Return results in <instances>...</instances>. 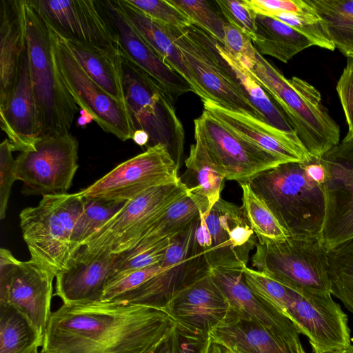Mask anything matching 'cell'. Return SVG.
Here are the masks:
<instances>
[{"instance_id":"f907efd6","label":"cell","mask_w":353,"mask_h":353,"mask_svg":"<svg viewBox=\"0 0 353 353\" xmlns=\"http://www.w3.org/2000/svg\"><path fill=\"white\" fill-rule=\"evenodd\" d=\"M208 353H238L210 339Z\"/></svg>"},{"instance_id":"8fae6325","label":"cell","mask_w":353,"mask_h":353,"mask_svg":"<svg viewBox=\"0 0 353 353\" xmlns=\"http://www.w3.org/2000/svg\"><path fill=\"white\" fill-rule=\"evenodd\" d=\"M48 26L56 69L76 103L105 132L123 141L132 139L134 130L127 107L91 79L72 54L65 39Z\"/></svg>"},{"instance_id":"d6986e66","label":"cell","mask_w":353,"mask_h":353,"mask_svg":"<svg viewBox=\"0 0 353 353\" xmlns=\"http://www.w3.org/2000/svg\"><path fill=\"white\" fill-rule=\"evenodd\" d=\"M319 159L325 171L321 239L328 251L353 239V139L343 140Z\"/></svg>"},{"instance_id":"d4e9b609","label":"cell","mask_w":353,"mask_h":353,"mask_svg":"<svg viewBox=\"0 0 353 353\" xmlns=\"http://www.w3.org/2000/svg\"><path fill=\"white\" fill-rule=\"evenodd\" d=\"M117 254L90 253L82 248L56 276V292L63 304L100 301Z\"/></svg>"},{"instance_id":"7dc6e473","label":"cell","mask_w":353,"mask_h":353,"mask_svg":"<svg viewBox=\"0 0 353 353\" xmlns=\"http://www.w3.org/2000/svg\"><path fill=\"white\" fill-rule=\"evenodd\" d=\"M336 91L348 126L344 141L353 139V58L347 57L345 67L337 82Z\"/></svg>"},{"instance_id":"ac0fdd59","label":"cell","mask_w":353,"mask_h":353,"mask_svg":"<svg viewBox=\"0 0 353 353\" xmlns=\"http://www.w3.org/2000/svg\"><path fill=\"white\" fill-rule=\"evenodd\" d=\"M194 123V137L223 170L226 180L248 183L262 172L286 163L238 136L205 110Z\"/></svg>"},{"instance_id":"3957f363","label":"cell","mask_w":353,"mask_h":353,"mask_svg":"<svg viewBox=\"0 0 353 353\" xmlns=\"http://www.w3.org/2000/svg\"><path fill=\"white\" fill-rule=\"evenodd\" d=\"M250 70L312 157L319 159L339 144V126L323 107L321 94L313 85L296 77L286 79L258 51Z\"/></svg>"},{"instance_id":"f1b7e54d","label":"cell","mask_w":353,"mask_h":353,"mask_svg":"<svg viewBox=\"0 0 353 353\" xmlns=\"http://www.w3.org/2000/svg\"><path fill=\"white\" fill-rule=\"evenodd\" d=\"M117 1L137 31L162 59L190 84L194 92L203 102L209 99L208 95L199 85L180 50L169 35L165 25L150 18L126 0Z\"/></svg>"},{"instance_id":"11a10c76","label":"cell","mask_w":353,"mask_h":353,"mask_svg":"<svg viewBox=\"0 0 353 353\" xmlns=\"http://www.w3.org/2000/svg\"><path fill=\"white\" fill-rule=\"evenodd\" d=\"M37 353H39V352H37Z\"/></svg>"},{"instance_id":"836d02e7","label":"cell","mask_w":353,"mask_h":353,"mask_svg":"<svg viewBox=\"0 0 353 353\" xmlns=\"http://www.w3.org/2000/svg\"><path fill=\"white\" fill-rule=\"evenodd\" d=\"M323 21L328 35L345 56L353 54V0H307Z\"/></svg>"},{"instance_id":"7c38bea8","label":"cell","mask_w":353,"mask_h":353,"mask_svg":"<svg viewBox=\"0 0 353 353\" xmlns=\"http://www.w3.org/2000/svg\"><path fill=\"white\" fill-rule=\"evenodd\" d=\"M187 195L179 182L152 188L127 201L122 208L85 241L90 253L118 254L133 248L150 225L172 204Z\"/></svg>"},{"instance_id":"e0dca14e","label":"cell","mask_w":353,"mask_h":353,"mask_svg":"<svg viewBox=\"0 0 353 353\" xmlns=\"http://www.w3.org/2000/svg\"><path fill=\"white\" fill-rule=\"evenodd\" d=\"M199 219L170 238V245L161 262L163 269L161 272L112 303L165 308L179 290L210 272L205 259L193 246Z\"/></svg>"},{"instance_id":"d590c367","label":"cell","mask_w":353,"mask_h":353,"mask_svg":"<svg viewBox=\"0 0 353 353\" xmlns=\"http://www.w3.org/2000/svg\"><path fill=\"white\" fill-rule=\"evenodd\" d=\"M242 189V208L258 243L262 245L285 241L290 236L270 209L250 188L249 183L240 185Z\"/></svg>"},{"instance_id":"ffe728a7","label":"cell","mask_w":353,"mask_h":353,"mask_svg":"<svg viewBox=\"0 0 353 353\" xmlns=\"http://www.w3.org/2000/svg\"><path fill=\"white\" fill-rule=\"evenodd\" d=\"M165 308L176 326L202 336H210L212 330L231 311L230 303L211 271L179 290Z\"/></svg>"},{"instance_id":"e575fe53","label":"cell","mask_w":353,"mask_h":353,"mask_svg":"<svg viewBox=\"0 0 353 353\" xmlns=\"http://www.w3.org/2000/svg\"><path fill=\"white\" fill-rule=\"evenodd\" d=\"M43 338L16 309L0 305V353H37Z\"/></svg>"},{"instance_id":"9a60e30c","label":"cell","mask_w":353,"mask_h":353,"mask_svg":"<svg viewBox=\"0 0 353 353\" xmlns=\"http://www.w3.org/2000/svg\"><path fill=\"white\" fill-rule=\"evenodd\" d=\"M78 141L70 133L40 137L15 159L26 194L67 193L79 168Z\"/></svg>"},{"instance_id":"b9f144b4","label":"cell","mask_w":353,"mask_h":353,"mask_svg":"<svg viewBox=\"0 0 353 353\" xmlns=\"http://www.w3.org/2000/svg\"><path fill=\"white\" fill-rule=\"evenodd\" d=\"M150 18L165 25L184 28L194 22L183 12L165 0H126Z\"/></svg>"},{"instance_id":"2e32d148","label":"cell","mask_w":353,"mask_h":353,"mask_svg":"<svg viewBox=\"0 0 353 353\" xmlns=\"http://www.w3.org/2000/svg\"><path fill=\"white\" fill-rule=\"evenodd\" d=\"M66 41L111 54L119 52L117 37L103 1L27 0Z\"/></svg>"},{"instance_id":"83f0119b","label":"cell","mask_w":353,"mask_h":353,"mask_svg":"<svg viewBox=\"0 0 353 353\" xmlns=\"http://www.w3.org/2000/svg\"><path fill=\"white\" fill-rule=\"evenodd\" d=\"M195 143L190 147L185 160L186 170L180 179L185 185L187 196L196 205L200 215L208 214L221 199L225 174L212 159L200 141L194 137Z\"/></svg>"},{"instance_id":"bcb514c9","label":"cell","mask_w":353,"mask_h":353,"mask_svg":"<svg viewBox=\"0 0 353 353\" xmlns=\"http://www.w3.org/2000/svg\"><path fill=\"white\" fill-rule=\"evenodd\" d=\"M257 14L268 17L280 12L309 14L315 12L307 0H243Z\"/></svg>"},{"instance_id":"60d3db41","label":"cell","mask_w":353,"mask_h":353,"mask_svg":"<svg viewBox=\"0 0 353 353\" xmlns=\"http://www.w3.org/2000/svg\"><path fill=\"white\" fill-rule=\"evenodd\" d=\"M170 243V238L164 239L144 252L128 257H121L117 254V260L108 283L121 276L161 263Z\"/></svg>"},{"instance_id":"ab89813d","label":"cell","mask_w":353,"mask_h":353,"mask_svg":"<svg viewBox=\"0 0 353 353\" xmlns=\"http://www.w3.org/2000/svg\"><path fill=\"white\" fill-rule=\"evenodd\" d=\"M270 17L279 20L292 27L310 40L313 46L332 51L336 49L323 21L316 12L309 14L280 12Z\"/></svg>"},{"instance_id":"5bb4252c","label":"cell","mask_w":353,"mask_h":353,"mask_svg":"<svg viewBox=\"0 0 353 353\" xmlns=\"http://www.w3.org/2000/svg\"><path fill=\"white\" fill-rule=\"evenodd\" d=\"M179 170L167 148L159 144L122 162L77 193L82 198L126 202L155 187L179 182Z\"/></svg>"},{"instance_id":"816d5d0a","label":"cell","mask_w":353,"mask_h":353,"mask_svg":"<svg viewBox=\"0 0 353 353\" xmlns=\"http://www.w3.org/2000/svg\"><path fill=\"white\" fill-rule=\"evenodd\" d=\"M174 330V329H173ZM170 334L168 337L152 353H172Z\"/></svg>"},{"instance_id":"7402d4cb","label":"cell","mask_w":353,"mask_h":353,"mask_svg":"<svg viewBox=\"0 0 353 353\" xmlns=\"http://www.w3.org/2000/svg\"><path fill=\"white\" fill-rule=\"evenodd\" d=\"M203 103L204 110L225 128L285 162L312 159L295 133L281 130L250 114L226 109L210 99Z\"/></svg>"},{"instance_id":"ee69618b","label":"cell","mask_w":353,"mask_h":353,"mask_svg":"<svg viewBox=\"0 0 353 353\" xmlns=\"http://www.w3.org/2000/svg\"><path fill=\"white\" fill-rule=\"evenodd\" d=\"M241 30L227 23L224 26L223 46L232 57L243 61L250 69L255 64L256 49Z\"/></svg>"},{"instance_id":"74e56055","label":"cell","mask_w":353,"mask_h":353,"mask_svg":"<svg viewBox=\"0 0 353 353\" xmlns=\"http://www.w3.org/2000/svg\"><path fill=\"white\" fill-rule=\"evenodd\" d=\"M83 199V210L72 234V241L78 252L85 241L115 215L127 202L121 203L98 198Z\"/></svg>"},{"instance_id":"f35d334b","label":"cell","mask_w":353,"mask_h":353,"mask_svg":"<svg viewBox=\"0 0 353 353\" xmlns=\"http://www.w3.org/2000/svg\"><path fill=\"white\" fill-rule=\"evenodd\" d=\"M194 23L205 30L221 45L223 43L224 26L228 21L214 1L204 0H168Z\"/></svg>"},{"instance_id":"484cf974","label":"cell","mask_w":353,"mask_h":353,"mask_svg":"<svg viewBox=\"0 0 353 353\" xmlns=\"http://www.w3.org/2000/svg\"><path fill=\"white\" fill-rule=\"evenodd\" d=\"M211 274L228 300L231 310L273 331L300 333L287 316L262 301L245 283L242 269L216 268Z\"/></svg>"},{"instance_id":"ba28073f","label":"cell","mask_w":353,"mask_h":353,"mask_svg":"<svg viewBox=\"0 0 353 353\" xmlns=\"http://www.w3.org/2000/svg\"><path fill=\"white\" fill-rule=\"evenodd\" d=\"M327 252L321 237L289 236L282 242L258 243L251 261L255 270L280 282L331 294Z\"/></svg>"},{"instance_id":"4316f807","label":"cell","mask_w":353,"mask_h":353,"mask_svg":"<svg viewBox=\"0 0 353 353\" xmlns=\"http://www.w3.org/2000/svg\"><path fill=\"white\" fill-rule=\"evenodd\" d=\"M25 0H1L0 3V108L16 83L27 45Z\"/></svg>"},{"instance_id":"c3c4849f","label":"cell","mask_w":353,"mask_h":353,"mask_svg":"<svg viewBox=\"0 0 353 353\" xmlns=\"http://www.w3.org/2000/svg\"><path fill=\"white\" fill-rule=\"evenodd\" d=\"M172 353H208L210 336L189 332L175 325L170 334Z\"/></svg>"},{"instance_id":"f546056e","label":"cell","mask_w":353,"mask_h":353,"mask_svg":"<svg viewBox=\"0 0 353 353\" xmlns=\"http://www.w3.org/2000/svg\"><path fill=\"white\" fill-rule=\"evenodd\" d=\"M252 41L261 55L273 57L283 63L313 46L310 40L288 25L274 18L257 14Z\"/></svg>"},{"instance_id":"6da1fadb","label":"cell","mask_w":353,"mask_h":353,"mask_svg":"<svg viewBox=\"0 0 353 353\" xmlns=\"http://www.w3.org/2000/svg\"><path fill=\"white\" fill-rule=\"evenodd\" d=\"M175 323L165 308L103 301L52 312L40 353H152Z\"/></svg>"},{"instance_id":"1f68e13d","label":"cell","mask_w":353,"mask_h":353,"mask_svg":"<svg viewBox=\"0 0 353 353\" xmlns=\"http://www.w3.org/2000/svg\"><path fill=\"white\" fill-rule=\"evenodd\" d=\"M66 42L74 58L91 79L108 94L126 106L119 52L111 54L77 43Z\"/></svg>"},{"instance_id":"5b68a950","label":"cell","mask_w":353,"mask_h":353,"mask_svg":"<svg viewBox=\"0 0 353 353\" xmlns=\"http://www.w3.org/2000/svg\"><path fill=\"white\" fill-rule=\"evenodd\" d=\"M119 54L123 95L134 132L141 130L148 134L147 148L164 145L179 169L185 132L173 99L120 48Z\"/></svg>"},{"instance_id":"30bf717a","label":"cell","mask_w":353,"mask_h":353,"mask_svg":"<svg viewBox=\"0 0 353 353\" xmlns=\"http://www.w3.org/2000/svg\"><path fill=\"white\" fill-rule=\"evenodd\" d=\"M258 240L241 206L221 198L200 215L193 239L196 253L210 270L242 269Z\"/></svg>"},{"instance_id":"277c9868","label":"cell","mask_w":353,"mask_h":353,"mask_svg":"<svg viewBox=\"0 0 353 353\" xmlns=\"http://www.w3.org/2000/svg\"><path fill=\"white\" fill-rule=\"evenodd\" d=\"M83 205V199L77 192L46 194L37 206L20 213V226L30 259L55 276L78 252L72 234Z\"/></svg>"},{"instance_id":"d6a6232c","label":"cell","mask_w":353,"mask_h":353,"mask_svg":"<svg viewBox=\"0 0 353 353\" xmlns=\"http://www.w3.org/2000/svg\"><path fill=\"white\" fill-rule=\"evenodd\" d=\"M217 48L234 72L246 97L263 116L265 122L281 130L295 133L283 112L254 79L251 70L243 61L229 54L219 42Z\"/></svg>"},{"instance_id":"8d00e7d4","label":"cell","mask_w":353,"mask_h":353,"mask_svg":"<svg viewBox=\"0 0 353 353\" xmlns=\"http://www.w3.org/2000/svg\"><path fill=\"white\" fill-rule=\"evenodd\" d=\"M327 257L331 294L353 314V239L328 250Z\"/></svg>"},{"instance_id":"603a6c76","label":"cell","mask_w":353,"mask_h":353,"mask_svg":"<svg viewBox=\"0 0 353 353\" xmlns=\"http://www.w3.org/2000/svg\"><path fill=\"white\" fill-rule=\"evenodd\" d=\"M1 130L7 134L13 151L34 148L41 130L32 88L28 42L24 50L16 83L6 105L0 108Z\"/></svg>"},{"instance_id":"7bdbcfd3","label":"cell","mask_w":353,"mask_h":353,"mask_svg":"<svg viewBox=\"0 0 353 353\" xmlns=\"http://www.w3.org/2000/svg\"><path fill=\"white\" fill-rule=\"evenodd\" d=\"M214 2L228 23L253 39L256 14L245 5L243 0H215Z\"/></svg>"},{"instance_id":"f6af8a7d","label":"cell","mask_w":353,"mask_h":353,"mask_svg":"<svg viewBox=\"0 0 353 353\" xmlns=\"http://www.w3.org/2000/svg\"><path fill=\"white\" fill-rule=\"evenodd\" d=\"M8 139L0 145V219L5 218L13 183L17 180L15 159Z\"/></svg>"},{"instance_id":"681fc988","label":"cell","mask_w":353,"mask_h":353,"mask_svg":"<svg viewBox=\"0 0 353 353\" xmlns=\"http://www.w3.org/2000/svg\"><path fill=\"white\" fill-rule=\"evenodd\" d=\"M132 139L140 146H148L149 143L148 134L141 130H136L133 134Z\"/></svg>"},{"instance_id":"4dcf8cb0","label":"cell","mask_w":353,"mask_h":353,"mask_svg":"<svg viewBox=\"0 0 353 353\" xmlns=\"http://www.w3.org/2000/svg\"><path fill=\"white\" fill-rule=\"evenodd\" d=\"M199 216L196 205L185 195L168 208L150 225L133 248L118 255L128 257L144 252L159 242L183 231Z\"/></svg>"},{"instance_id":"f5cc1de1","label":"cell","mask_w":353,"mask_h":353,"mask_svg":"<svg viewBox=\"0 0 353 353\" xmlns=\"http://www.w3.org/2000/svg\"><path fill=\"white\" fill-rule=\"evenodd\" d=\"M326 353H353V345L350 344L348 346L334 350Z\"/></svg>"},{"instance_id":"52a82bcc","label":"cell","mask_w":353,"mask_h":353,"mask_svg":"<svg viewBox=\"0 0 353 353\" xmlns=\"http://www.w3.org/2000/svg\"><path fill=\"white\" fill-rule=\"evenodd\" d=\"M165 26L209 99L226 109L265 122L246 97L234 72L219 52V41L195 23L184 28Z\"/></svg>"},{"instance_id":"8992f818","label":"cell","mask_w":353,"mask_h":353,"mask_svg":"<svg viewBox=\"0 0 353 353\" xmlns=\"http://www.w3.org/2000/svg\"><path fill=\"white\" fill-rule=\"evenodd\" d=\"M26 37L41 137L70 133L78 105L56 69L47 23L25 0Z\"/></svg>"},{"instance_id":"44dd1931","label":"cell","mask_w":353,"mask_h":353,"mask_svg":"<svg viewBox=\"0 0 353 353\" xmlns=\"http://www.w3.org/2000/svg\"><path fill=\"white\" fill-rule=\"evenodd\" d=\"M103 1L119 48L124 54L150 76L173 100L188 92H194L190 84L168 65L137 31L117 0Z\"/></svg>"},{"instance_id":"9c48e42d","label":"cell","mask_w":353,"mask_h":353,"mask_svg":"<svg viewBox=\"0 0 353 353\" xmlns=\"http://www.w3.org/2000/svg\"><path fill=\"white\" fill-rule=\"evenodd\" d=\"M279 283L273 307L307 338L314 353H326L351 344L348 317L331 294L314 293Z\"/></svg>"},{"instance_id":"db71d44e","label":"cell","mask_w":353,"mask_h":353,"mask_svg":"<svg viewBox=\"0 0 353 353\" xmlns=\"http://www.w3.org/2000/svg\"><path fill=\"white\" fill-rule=\"evenodd\" d=\"M349 57L353 58V54H351Z\"/></svg>"},{"instance_id":"4fadbf2b","label":"cell","mask_w":353,"mask_h":353,"mask_svg":"<svg viewBox=\"0 0 353 353\" xmlns=\"http://www.w3.org/2000/svg\"><path fill=\"white\" fill-rule=\"evenodd\" d=\"M50 270L30 259L21 261L0 250V305L19 311L43 338L51 316L53 280Z\"/></svg>"},{"instance_id":"7a4b0ae2","label":"cell","mask_w":353,"mask_h":353,"mask_svg":"<svg viewBox=\"0 0 353 353\" xmlns=\"http://www.w3.org/2000/svg\"><path fill=\"white\" fill-rule=\"evenodd\" d=\"M306 163L279 165L248 183L290 236L321 237L325 215L323 184L309 175Z\"/></svg>"},{"instance_id":"cb8c5ba5","label":"cell","mask_w":353,"mask_h":353,"mask_svg":"<svg viewBox=\"0 0 353 353\" xmlns=\"http://www.w3.org/2000/svg\"><path fill=\"white\" fill-rule=\"evenodd\" d=\"M300 334L273 331L232 310L209 334L211 341L238 353H307Z\"/></svg>"}]
</instances>
